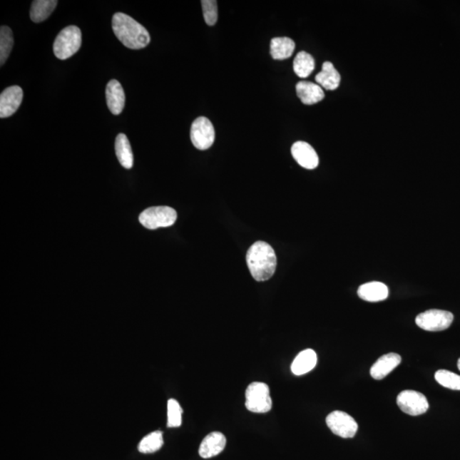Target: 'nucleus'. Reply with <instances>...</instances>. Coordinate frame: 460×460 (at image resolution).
I'll return each mask as SVG.
<instances>
[{
    "mask_svg": "<svg viewBox=\"0 0 460 460\" xmlns=\"http://www.w3.org/2000/svg\"><path fill=\"white\" fill-rule=\"evenodd\" d=\"M82 34L76 26L61 30L53 45L54 54L60 60H67L81 49Z\"/></svg>",
    "mask_w": 460,
    "mask_h": 460,
    "instance_id": "obj_3",
    "label": "nucleus"
},
{
    "mask_svg": "<svg viewBox=\"0 0 460 460\" xmlns=\"http://www.w3.org/2000/svg\"><path fill=\"white\" fill-rule=\"evenodd\" d=\"M340 74L330 61H326L322 65V71L315 76V81L322 88L327 91H334L339 86Z\"/></svg>",
    "mask_w": 460,
    "mask_h": 460,
    "instance_id": "obj_17",
    "label": "nucleus"
},
{
    "mask_svg": "<svg viewBox=\"0 0 460 460\" xmlns=\"http://www.w3.org/2000/svg\"><path fill=\"white\" fill-rule=\"evenodd\" d=\"M326 422L332 432L342 438H352L357 432L356 420L344 412H332L327 416Z\"/></svg>",
    "mask_w": 460,
    "mask_h": 460,
    "instance_id": "obj_8",
    "label": "nucleus"
},
{
    "mask_svg": "<svg viewBox=\"0 0 460 460\" xmlns=\"http://www.w3.org/2000/svg\"><path fill=\"white\" fill-rule=\"evenodd\" d=\"M58 4L56 0H35L31 6V20L35 24L46 21L54 11Z\"/></svg>",
    "mask_w": 460,
    "mask_h": 460,
    "instance_id": "obj_21",
    "label": "nucleus"
},
{
    "mask_svg": "<svg viewBox=\"0 0 460 460\" xmlns=\"http://www.w3.org/2000/svg\"><path fill=\"white\" fill-rule=\"evenodd\" d=\"M435 379L441 387L460 391V376L448 370H439L436 372Z\"/></svg>",
    "mask_w": 460,
    "mask_h": 460,
    "instance_id": "obj_25",
    "label": "nucleus"
},
{
    "mask_svg": "<svg viewBox=\"0 0 460 460\" xmlns=\"http://www.w3.org/2000/svg\"><path fill=\"white\" fill-rule=\"evenodd\" d=\"M458 368H459V370L460 371V358L459 359V362H458Z\"/></svg>",
    "mask_w": 460,
    "mask_h": 460,
    "instance_id": "obj_28",
    "label": "nucleus"
},
{
    "mask_svg": "<svg viewBox=\"0 0 460 460\" xmlns=\"http://www.w3.org/2000/svg\"><path fill=\"white\" fill-rule=\"evenodd\" d=\"M116 153L121 165L126 169L133 168L134 157L128 138L123 133L117 136L115 143Z\"/></svg>",
    "mask_w": 460,
    "mask_h": 460,
    "instance_id": "obj_19",
    "label": "nucleus"
},
{
    "mask_svg": "<svg viewBox=\"0 0 460 460\" xmlns=\"http://www.w3.org/2000/svg\"><path fill=\"white\" fill-rule=\"evenodd\" d=\"M190 138L193 145L200 150H207L211 148L215 140L212 122L205 117L197 118L191 126Z\"/></svg>",
    "mask_w": 460,
    "mask_h": 460,
    "instance_id": "obj_7",
    "label": "nucleus"
},
{
    "mask_svg": "<svg viewBox=\"0 0 460 460\" xmlns=\"http://www.w3.org/2000/svg\"><path fill=\"white\" fill-rule=\"evenodd\" d=\"M14 39L12 31L7 26H2L0 29V64L3 66L10 56Z\"/></svg>",
    "mask_w": 460,
    "mask_h": 460,
    "instance_id": "obj_24",
    "label": "nucleus"
},
{
    "mask_svg": "<svg viewBox=\"0 0 460 460\" xmlns=\"http://www.w3.org/2000/svg\"><path fill=\"white\" fill-rule=\"evenodd\" d=\"M106 99L109 111L115 116H119L125 108L126 95L119 81L112 80L106 87Z\"/></svg>",
    "mask_w": 460,
    "mask_h": 460,
    "instance_id": "obj_12",
    "label": "nucleus"
},
{
    "mask_svg": "<svg viewBox=\"0 0 460 460\" xmlns=\"http://www.w3.org/2000/svg\"><path fill=\"white\" fill-rule=\"evenodd\" d=\"M112 29L117 39L129 49H143L150 43L148 30L124 13L118 12L113 15Z\"/></svg>",
    "mask_w": 460,
    "mask_h": 460,
    "instance_id": "obj_1",
    "label": "nucleus"
},
{
    "mask_svg": "<svg viewBox=\"0 0 460 460\" xmlns=\"http://www.w3.org/2000/svg\"><path fill=\"white\" fill-rule=\"evenodd\" d=\"M297 95L305 105H313L321 102L325 93L321 86L308 81H300L296 86Z\"/></svg>",
    "mask_w": 460,
    "mask_h": 460,
    "instance_id": "obj_15",
    "label": "nucleus"
},
{
    "mask_svg": "<svg viewBox=\"0 0 460 460\" xmlns=\"http://www.w3.org/2000/svg\"><path fill=\"white\" fill-rule=\"evenodd\" d=\"M292 155L302 168L308 170L317 168L319 165V157L317 152L309 143L297 142L292 147Z\"/></svg>",
    "mask_w": 460,
    "mask_h": 460,
    "instance_id": "obj_11",
    "label": "nucleus"
},
{
    "mask_svg": "<svg viewBox=\"0 0 460 460\" xmlns=\"http://www.w3.org/2000/svg\"><path fill=\"white\" fill-rule=\"evenodd\" d=\"M293 69L297 76L300 78L309 77L315 69L313 56L307 53L306 51H300L293 61Z\"/></svg>",
    "mask_w": 460,
    "mask_h": 460,
    "instance_id": "obj_22",
    "label": "nucleus"
},
{
    "mask_svg": "<svg viewBox=\"0 0 460 460\" xmlns=\"http://www.w3.org/2000/svg\"><path fill=\"white\" fill-rule=\"evenodd\" d=\"M401 362L402 357L398 354H385L371 367L370 374L376 380L384 379L397 367L400 365Z\"/></svg>",
    "mask_w": 460,
    "mask_h": 460,
    "instance_id": "obj_14",
    "label": "nucleus"
},
{
    "mask_svg": "<svg viewBox=\"0 0 460 460\" xmlns=\"http://www.w3.org/2000/svg\"><path fill=\"white\" fill-rule=\"evenodd\" d=\"M183 409L174 399H170L168 402V426L169 428H177L182 424Z\"/></svg>",
    "mask_w": 460,
    "mask_h": 460,
    "instance_id": "obj_26",
    "label": "nucleus"
},
{
    "mask_svg": "<svg viewBox=\"0 0 460 460\" xmlns=\"http://www.w3.org/2000/svg\"><path fill=\"white\" fill-rule=\"evenodd\" d=\"M177 212L172 208H150L140 214L139 222L148 230H156L159 228L173 226L177 221Z\"/></svg>",
    "mask_w": 460,
    "mask_h": 460,
    "instance_id": "obj_5",
    "label": "nucleus"
},
{
    "mask_svg": "<svg viewBox=\"0 0 460 460\" xmlns=\"http://www.w3.org/2000/svg\"><path fill=\"white\" fill-rule=\"evenodd\" d=\"M24 99V91L19 86L8 87L0 95V117H11L19 108Z\"/></svg>",
    "mask_w": 460,
    "mask_h": 460,
    "instance_id": "obj_10",
    "label": "nucleus"
},
{
    "mask_svg": "<svg viewBox=\"0 0 460 460\" xmlns=\"http://www.w3.org/2000/svg\"><path fill=\"white\" fill-rule=\"evenodd\" d=\"M317 363V353L308 349L300 352L293 361L291 369L293 374L300 376L313 370Z\"/></svg>",
    "mask_w": 460,
    "mask_h": 460,
    "instance_id": "obj_18",
    "label": "nucleus"
},
{
    "mask_svg": "<svg viewBox=\"0 0 460 460\" xmlns=\"http://www.w3.org/2000/svg\"><path fill=\"white\" fill-rule=\"evenodd\" d=\"M358 296L367 302L384 301L389 297V289L387 285L372 282L362 285L358 289Z\"/></svg>",
    "mask_w": 460,
    "mask_h": 460,
    "instance_id": "obj_16",
    "label": "nucleus"
},
{
    "mask_svg": "<svg viewBox=\"0 0 460 460\" xmlns=\"http://www.w3.org/2000/svg\"><path fill=\"white\" fill-rule=\"evenodd\" d=\"M454 321V315L449 311L429 310L416 317V324L423 330L440 332L448 329Z\"/></svg>",
    "mask_w": 460,
    "mask_h": 460,
    "instance_id": "obj_6",
    "label": "nucleus"
},
{
    "mask_svg": "<svg viewBox=\"0 0 460 460\" xmlns=\"http://www.w3.org/2000/svg\"><path fill=\"white\" fill-rule=\"evenodd\" d=\"M247 264L250 273L257 282H265L274 275L277 257L272 247L265 242H257L249 248Z\"/></svg>",
    "mask_w": 460,
    "mask_h": 460,
    "instance_id": "obj_2",
    "label": "nucleus"
},
{
    "mask_svg": "<svg viewBox=\"0 0 460 460\" xmlns=\"http://www.w3.org/2000/svg\"><path fill=\"white\" fill-rule=\"evenodd\" d=\"M226 446V438L220 432H213L201 442L199 454L203 459H210L221 454Z\"/></svg>",
    "mask_w": 460,
    "mask_h": 460,
    "instance_id": "obj_13",
    "label": "nucleus"
},
{
    "mask_svg": "<svg viewBox=\"0 0 460 460\" xmlns=\"http://www.w3.org/2000/svg\"><path fill=\"white\" fill-rule=\"evenodd\" d=\"M397 405L400 409L407 414L419 416L426 414L429 409L427 398L415 391H404L399 394Z\"/></svg>",
    "mask_w": 460,
    "mask_h": 460,
    "instance_id": "obj_9",
    "label": "nucleus"
},
{
    "mask_svg": "<svg viewBox=\"0 0 460 460\" xmlns=\"http://www.w3.org/2000/svg\"><path fill=\"white\" fill-rule=\"evenodd\" d=\"M245 407L252 413H268L272 409L268 385L261 382L250 384L245 392Z\"/></svg>",
    "mask_w": 460,
    "mask_h": 460,
    "instance_id": "obj_4",
    "label": "nucleus"
},
{
    "mask_svg": "<svg viewBox=\"0 0 460 460\" xmlns=\"http://www.w3.org/2000/svg\"><path fill=\"white\" fill-rule=\"evenodd\" d=\"M163 444V433L160 431H153L144 436L139 442L138 451L142 454L155 453L162 448Z\"/></svg>",
    "mask_w": 460,
    "mask_h": 460,
    "instance_id": "obj_23",
    "label": "nucleus"
},
{
    "mask_svg": "<svg viewBox=\"0 0 460 460\" xmlns=\"http://www.w3.org/2000/svg\"><path fill=\"white\" fill-rule=\"evenodd\" d=\"M295 43L290 38H274L270 43V54L275 60H285L293 54Z\"/></svg>",
    "mask_w": 460,
    "mask_h": 460,
    "instance_id": "obj_20",
    "label": "nucleus"
},
{
    "mask_svg": "<svg viewBox=\"0 0 460 460\" xmlns=\"http://www.w3.org/2000/svg\"><path fill=\"white\" fill-rule=\"evenodd\" d=\"M205 23L208 26L216 24L218 21V2L214 0H203L201 1Z\"/></svg>",
    "mask_w": 460,
    "mask_h": 460,
    "instance_id": "obj_27",
    "label": "nucleus"
}]
</instances>
